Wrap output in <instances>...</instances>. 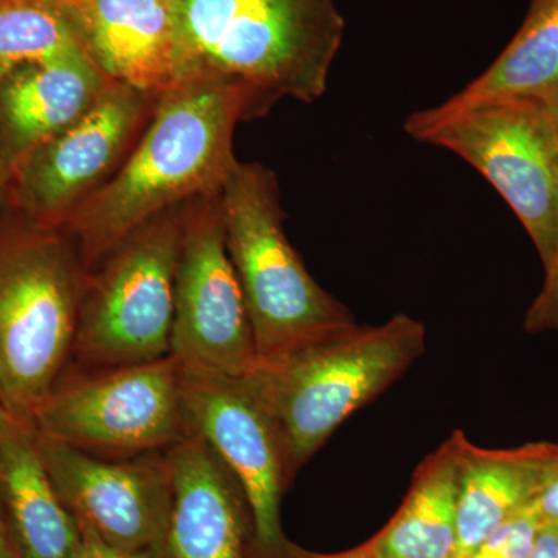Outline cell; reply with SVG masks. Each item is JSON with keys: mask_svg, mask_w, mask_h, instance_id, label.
<instances>
[{"mask_svg": "<svg viewBox=\"0 0 558 558\" xmlns=\"http://www.w3.org/2000/svg\"><path fill=\"white\" fill-rule=\"evenodd\" d=\"M248 121L240 87L186 81L163 92L117 174L65 223L92 269L128 234L168 209L219 193L236 165L234 130Z\"/></svg>", "mask_w": 558, "mask_h": 558, "instance_id": "6da1fadb", "label": "cell"}, {"mask_svg": "<svg viewBox=\"0 0 558 558\" xmlns=\"http://www.w3.org/2000/svg\"><path fill=\"white\" fill-rule=\"evenodd\" d=\"M179 83L244 92L248 121L284 98L312 105L328 89L343 43L337 0H175Z\"/></svg>", "mask_w": 558, "mask_h": 558, "instance_id": "7a4b0ae2", "label": "cell"}, {"mask_svg": "<svg viewBox=\"0 0 558 558\" xmlns=\"http://www.w3.org/2000/svg\"><path fill=\"white\" fill-rule=\"evenodd\" d=\"M424 323L405 314L377 326L332 330L247 376L277 422L293 475L355 411L380 396L425 351Z\"/></svg>", "mask_w": 558, "mask_h": 558, "instance_id": "3957f363", "label": "cell"}, {"mask_svg": "<svg viewBox=\"0 0 558 558\" xmlns=\"http://www.w3.org/2000/svg\"><path fill=\"white\" fill-rule=\"evenodd\" d=\"M87 269L64 230L0 213V405L33 417L72 363Z\"/></svg>", "mask_w": 558, "mask_h": 558, "instance_id": "277c9868", "label": "cell"}, {"mask_svg": "<svg viewBox=\"0 0 558 558\" xmlns=\"http://www.w3.org/2000/svg\"><path fill=\"white\" fill-rule=\"evenodd\" d=\"M219 199L258 362L354 325L348 307L315 281L290 244L277 174L270 168L238 160Z\"/></svg>", "mask_w": 558, "mask_h": 558, "instance_id": "5b68a950", "label": "cell"}, {"mask_svg": "<svg viewBox=\"0 0 558 558\" xmlns=\"http://www.w3.org/2000/svg\"><path fill=\"white\" fill-rule=\"evenodd\" d=\"M185 208L143 223L87 270L69 369L113 368L171 355Z\"/></svg>", "mask_w": 558, "mask_h": 558, "instance_id": "8992f818", "label": "cell"}, {"mask_svg": "<svg viewBox=\"0 0 558 558\" xmlns=\"http://www.w3.org/2000/svg\"><path fill=\"white\" fill-rule=\"evenodd\" d=\"M174 355L102 369H69L33 417L36 433L94 457L167 453L193 435Z\"/></svg>", "mask_w": 558, "mask_h": 558, "instance_id": "52a82bcc", "label": "cell"}, {"mask_svg": "<svg viewBox=\"0 0 558 558\" xmlns=\"http://www.w3.org/2000/svg\"><path fill=\"white\" fill-rule=\"evenodd\" d=\"M405 131L480 171L548 266L558 226V110L532 100L487 101L432 123L405 121Z\"/></svg>", "mask_w": 558, "mask_h": 558, "instance_id": "ba28073f", "label": "cell"}, {"mask_svg": "<svg viewBox=\"0 0 558 558\" xmlns=\"http://www.w3.org/2000/svg\"><path fill=\"white\" fill-rule=\"evenodd\" d=\"M159 97L112 83L78 121L28 153L11 171L0 213L62 230L109 182L148 126Z\"/></svg>", "mask_w": 558, "mask_h": 558, "instance_id": "9c48e42d", "label": "cell"}, {"mask_svg": "<svg viewBox=\"0 0 558 558\" xmlns=\"http://www.w3.org/2000/svg\"><path fill=\"white\" fill-rule=\"evenodd\" d=\"M219 193L186 204L175 269L171 354L185 368L245 376L258 363V352L227 248Z\"/></svg>", "mask_w": 558, "mask_h": 558, "instance_id": "30bf717a", "label": "cell"}, {"mask_svg": "<svg viewBox=\"0 0 558 558\" xmlns=\"http://www.w3.org/2000/svg\"><path fill=\"white\" fill-rule=\"evenodd\" d=\"M186 410L201 436L240 481L255 520L256 556L289 545L279 520L281 499L292 484L288 450L258 389L245 376L185 368Z\"/></svg>", "mask_w": 558, "mask_h": 558, "instance_id": "8fae6325", "label": "cell"}, {"mask_svg": "<svg viewBox=\"0 0 558 558\" xmlns=\"http://www.w3.org/2000/svg\"><path fill=\"white\" fill-rule=\"evenodd\" d=\"M38 439L51 481L78 526L116 548H159L172 499L167 453L108 459L39 433Z\"/></svg>", "mask_w": 558, "mask_h": 558, "instance_id": "7c38bea8", "label": "cell"}, {"mask_svg": "<svg viewBox=\"0 0 558 558\" xmlns=\"http://www.w3.org/2000/svg\"><path fill=\"white\" fill-rule=\"evenodd\" d=\"M167 457L172 499L157 558H252L255 520L226 462L196 433Z\"/></svg>", "mask_w": 558, "mask_h": 558, "instance_id": "4fadbf2b", "label": "cell"}, {"mask_svg": "<svg viewBox=\"0 0 558 558\" xmlns=\"http://www.w3.org/2000/svg\"><path fill=\"white\" fill-rule=\"evenodd\" d=\"M81 47L112 83L160 97L179 84L175 0H70Z\"/></svg>", "mask_w": 558, "mask_h": 558, "instance_id": "5bb4252c", "label": "cell"}, {"mask_svg": "<svg viewBox=\"0 0 558 558\" xmlns=\"http://www.w3.org/2000/svg\"><path fill=\"white\" fill-rule=\"evenodd\" d=\"M110 84L84 50L0 72V142L7 182L28 153L89 112Z\"/></svg>", "mask_w": 558, "mask_h": 558, "instance_id": "9a60e30c", "label": "cell"}, {"mask_svg": "<svg viewBox=\"0 0 558 558\" xmlns=\"http://www.w3.org/2000/svg\"><path fill=\"white\" fill-rule=\"evenodd\" d=\"M459 481L457 553L469 558L510 517L534 501L558 472L556 444H529L512 450L481 449L457 432Z\"/></svg>", "mask_w": 558, "mask_h": 558, "instance_id": "2e32d148", "label": "cell"}, {"mask_svg": "<svg viewBox=\"0 0 558 558\" xmlns=\"http://www.w3.org/2000/svg\"><path fill=\"white\" fill-rule=\"evenodd\" d=\"M0 499L22 558H72L81 531L54 487L38 433L0 409Z\"/></svg>", "mask_w": 558, "mask_h": 558, "instance_id": "e0dca14e", "label": "cell"}, {"mask_svg": "<svg viewBox=\"0 0 558 558\" xmlns=\"http://www.w3.org/2000/svg\"><path fill=\"white\" fill-rule=\"evenodd\" d=\"M498 100H532L558 110V0H531L520 31L490 68L449 100L407 121L432 123Z\"/></svg>", "mask_w": 558, "mask_h": 558, "instance_id": "ac0fdd59", "label": "cell"}, {"mask_svg": "<svg viewBox=\"0 0 558 558\" xmlns=\"http://www.w3.org/2000/svg\"><path fill=\"white\" fill-rule=\"evenodd\" d=\"M458 481L454 432L421 462L398 512L374 535L379 558H454Z\"/></svg>", "mask_w": 558, "mask_h": 558, "instance_id": "d6986e66", "label": "cell"}, {"mask_svg": "<svg viewBox=\"0 0 558 558\" xmlns=\"http://www.w3.org/2000/svg\"><path fill=\"white\" fill-rule=\"evenodd\" d=\"M83 50L70 0H0V72Z\"/></svg>", "mask_w": 558, "mask_h": 558, "instance_id": "ffe728a7", "label": "cell"}, {"mask_svg": "<svg viewBox=\"0 0 558 558\" xmlns=\"http://www.w3.org/2000/svg\"><path fill=\"white\" fill-rule=\"evenodd\" d=\"M542 526L537 513L529 505L499 524L469 558H527Z\"/></svg>", "mask_w": 558, "mask_h": 558, "instance_id": "44dd1931", "label": "cell"}, {"mask_svg": "<svg viewBox=\"0 0 558 558\" xmlns=\"http://www.w3.org/2000/svg\"><path fill=\"white\" fill-rule=\"evenodd\" d=\"M545 271L546 278L542 292L538 293L524 318V328L529 332H543V330L558 332V226L556 250Z\"/></svg>", "mask_w": 558, "mask_h": 558, "instance_id": "7402d4cb", "label": "cell"}, {"mask_svg": "<svg viewBox=\"0 0 558 558\" xmlns=\"http://www.w3.org/2000/svg\"><path fill=\"white\" fill-rule=\"evenodd\" d=\"M80 545L72 558H157V549H120L98 537L89 527L80 526Z\"/></svg>", "mask_w": 558, "mask_h": 558, "instance_id": "603a6c76", "label": "cell"}, {"mask_svg": "<svg viewBox=\"0 0 558 558\" xmlns=\"http://www.w3.org/2000/svg\"><path fill=\"white\" fill-rule=\"evenodd\" d=\"M252 558H379V554H377L373 538H369L368 542L363 543L357 548L344 550V553H310V550L301 549L299 546L293 545V543H289L284 549L278 550V553L269 554V556H256V554H253Z\"/></svg>", "mask_w": 558, "mask_h": 558, "instance_id": "cb8c5ba5", "label": "cell"}, {"mask_svg": "<svg viewBox=\"0 0 558 558\" xmlns=\"http://www.w3.org/2000/svg\"><path fill=\"white\" fill-rule=\"evenodd\" d=\"M542 524H558V472L531 502Z\"/></svg>", "mask_w": 558, "mask_h": 558, "instance_id": "d4e9b609", "label": "cell"}, {"mask_svg": "<svg viewBox=\"0 0 558 558\" xmlns=\"http://www.w3.org/2000/svg\"><path fill=\"white\" fill-rule=\"evenodd\" d=\"M527 558H558V524H543Z\"/></svg>", "mask_w": 558, "mask_h": 558, "instance_id": "484cf974", "label": "cell"}, {"mask_svg": "<svg viewBox=\"0 0 558 558\" xmlns=\"http://www.w3.org/2000/svg\"><path fill=\"white\" fill-rule=\"evenodd\" d=\"M0 558H22L16 539L11 531L9 517L0 499Z\"/></svg>", "mask_w": 558, "mask_h": 558, "instance_id": "4316f807", "label": "cell"}, {"mask_svg": "<svg viewBox=\"0 0 558 558\" xmlns=\"http://www.w3.org/2000/svg\"><path fill=\"white\" fill-rule=\"evenodd\" d=\"M7 185V171L5 163H3L2 142H0V211L3 207V194H5Z\"/></svg>", "mask_w": 558, "mask_h": 558, "instance_id": "83f0119b", "label": "cell"}, {"mask_svg": "<svg viewBox=\"0 0 558 558\" xmlns=\"http://www.w3.org/2000/svg\"><path fill=\"white\" fill-rule=\"evenodd\" d=\"M0 409H2V405H0Z\"/></svg>", "mask_w": 558, "mask_h": 558, "instance_id": "f1b7e54d", "label": "cell"}]
</instances>
